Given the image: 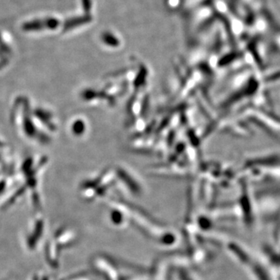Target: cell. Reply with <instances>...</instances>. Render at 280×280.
<instances>
[{
	"mask_svg": "<svg viewBox=\"0 0 280 280\" xmlns=\"http://www.w3.org/2000/svg\"><path fill=\"white\" fill-rule=\"evenodd\" d=\"M102 40L104 43H107L109 46H112V41L116 46L119 44V40H118V37L112 33L109 32V31H106L103 34Z\"/></svg>",
	"mask_w": 280,
	"mask_h": 280,
	"instance_id": "2",
	"label": "cell"
},
{
	"mask_svg": "<svg viewBox=\"0 0 280 280\" xmlns=\"http://www.w3.org/2000/svg\"><path fill=\"white\" fill-rule=\"evenodd\" d=\"M64 19L56 13H44L33 15L24 19L20 24V30L25 34H47L62 32Z\"/></svg>",
	"mask_w": 280,
	"mask_h": 280,
	"instance_id": "1",
	"label": "cell"
}]
</instances>
